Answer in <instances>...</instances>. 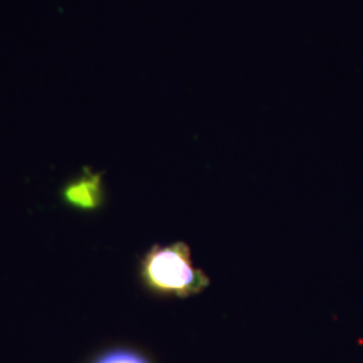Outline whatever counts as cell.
Segmentation results:
<instances>
[{"label": "cell", "mask_w": 363, "mask_h": 363, "mask_svg": "<svg viewBox=\"0 0 363 363\" xmlns=\"http://www.w3.org/2000/svg\"><path fill=\"white\" fill-rule=\"evenodd\" d=\"M64 195L66 201L76 208H99L103 198L101 177L99 174L86 172L78 181L70 183Z\"/></svg>", "instance_id": "cell-2"}, {"label": "cell", "mask_w": 363, "mask_h": 363, "mask_svg": "<svg viewBox=\"0 0 363 363\" xmlns=\"http://www.w3.org/2000/svg\"><path fill=\"white\" fill-rule=\"evenodd\" d=\"M94 363H150L140 354L135 352V351L112 350L105 352L104 355H101Z\"/></svg>", "instance_id": "cell-3"}, {"label": "cell", "mask_w": 363, "mask_h": 363, "mask_svg": "<svg viewBox=\"0 0 363 363\" xmlns=\"http://www.w3.org/2000/svg\"><path fill=\"white\" fill-rule=\"evenodd\" d=\"M143 277L156 292L187 298L208 286V276L195 269L184 244L155 247L143 261Z\"/></svg>", "instance_id": "cell-1"}]
</instances>
